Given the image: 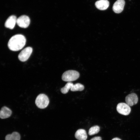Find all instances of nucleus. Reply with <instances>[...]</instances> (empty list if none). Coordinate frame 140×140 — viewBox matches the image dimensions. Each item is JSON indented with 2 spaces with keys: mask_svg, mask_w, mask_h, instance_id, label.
<instances>
[{
  "mask_svg": "<svg viewBox=\"0 0 140 140\" xmlns=\"http://www.w3.org/2000/svg\"><path fill=\"white\" fill-rule=\"evenodd\" d=\"M90 140H102V139L101 137L97 136L93 137Z\"/></svg>",
  "mask_w": 140,
  "mask_h": 140,
  "instance_id": "nucleus-17",
  "label": "nucleus"
},
{
  "mask_svg": "<svg viewBox=\"0 0 140 140\" xmlns=\"http://www.w3.org/2000/svg\"><path fill=\"white\" fill-rule=\"evenodd\" d=\"M112 140H121L118 138H113Z\"/></svg>",
  "mask_w": 140,
  "mask_h": 140,
  "instance_id": "nucleus-18",
  "label": "nucleus"
},
{
  "mask_svg": "<svg viewBox=\"0 0 140 140\" xmlns=\"http://www.w3.org/2000/svg\"><path fill=\"white\" fill-rule=\"evenodd\" d=\"M125 100L127 104L129 106H132L137 103L138 98L136 94L132 93L126 96Z\"/></svg>",
  "mask_w": 140,
  "mask_h": 140,
  "instance_id": "nucleus-7",
  "label": "nucleus"
},
{
  "mask_svg": "<svg viewBox=\"0 0 140 140\" xmlns=\"http://www.w3.org/2000/svg\"><path fill=\"white\" fill-rule=\"evenodd\" d=\"M17 18L16 16L12 15L9 16L5 23V26L6 28L12 29L17 23Z\"/></svg>",
  "mask_w": 140,
  "mask_h": 140,
  "instance_id": "nucleus-9",
  "label": "nucleus"
},
{
  "mask_svg": "<svg viewBox=\"0 0 140 140\" xmlns=\"http://www.w3.org/2000/svg\"><path fill=\"white\" fill-rule=\"evenodd\" d=\"M79 73L73 70H69L65 72L62 76V80L65 81L71 82L75 81L79 77Z\"/></svg>",
  "mask_w": 140,
  "mask_h": 140,
  "instance_id": "nucleus-2",
  "label": "nucleus"
},
{
  "mask_svg": "<svg viewBox=\"0 0 140 140\" xmlns=\"http://www.w3.org/2000/svg\"><path fill=\"white\" fill-rule=\"evenodd\" d=\"M75 136L78 140H86L87 135L86 131L83 129H79L76 132Z\"/></svg>",
  "mask_w": 140,
  "mask_h": 140,
  "instance_id": "nucleus-12",
  "label": "nucleus"
},
{
  "mask_svg": "<svg viewBox=\"0 0 140 140\" xmlns=\"http://www.w3.org/2000/svg\"><path fill=\"white\" fill-rule=\"evenodd\" d=\"M109 3L107 0H99L97 1L95 3L96 7L100 10H106L109 6Z\"/></svg>",
  "mask_w": 140,
  "mask_h": 140,
  "instance_id": "nucleus-10",
  "label": "nucleus"
},
{
  "mask_svg": "<svg viewBox=\"0 0 140 140\" xmlns=\"http://www.w3.org/2000/svg\"><path fill=\"white\" fill-rule=\"evenodd\" d=\"M26 41V39L23 35L16 34L10 39L8 43V46L11 50L17 51L21 49L24 46Z\"/></svg>",
  "mask_w": 140,
  "mask_h": 140,
  "instance_id": "nucleus-1",
  "label": "nucleus"
},
{
  "mask_svg": "<svg viewBox=\"0 0 140 140\" xmlns=\"http://www.w3.org/2000/svg\"><path fill=\"white\" fill-rule=\"evenodd\" d=\"M116 110L119 113L123 115H127L130 113L131 109L130 106L126 103L122 102L117 104Z\"/></svg>",
  "mask_w": 140,
  "mask_h": 140,
  "instance_id": "nucleus-5",
  "label": "nucleus"
},
{
  "mask_svg": "<svg viewBox=\"0 0 140 140\" xmlns=\"http://www.w3.org/2000/svg\"><path fill=\"white\" fill-rule=\"evenodd\" d=\"M100 129V127L98 126L92 127L89 129L88 134L90 135H92L96 134L99 132Z\"/></svg>",
  "mask_w": 140,
  "mask_h": 140,
  "instance_id": "nucleus-16",
  "label": "nucleus"
},
{
  "mask_svg": "<svg viewBox=\"0 0 140 140\" xmlns=\"http://www.w3.org/2000/svg\"><path fill=\"white\" fill-rule=\"evenodd\" d=\"M84 88V86L82 84L78 83L73 84L71 90V91L74 92L76 91H82Z\"/></svg>",
  "mask_w": 140,
  "mask_h": 140,
  "instance_id": "nucleus-14",
  "label": "nucleus"
},
{
  "mask_svg": "<svg viewBox=\"0 0 140 140\" xmlns=\"http://www.w3.org/2000/svg\"><path fill=\"white\" fill-rule=\"evenodd\" d=\"M73 85L72 82H67L64 87L61 88L60 89L61 92L63 94L67 93L69 90L71 89Z\"/></svg>",
  "mask_w": 140,
  "mask_h": 140,
  "instance_id": "nucleus-15",
  "label": "nucleus"
},
{
  "mask_svg": "<svg viewBox=\"0 0 140 140\" xmlns=\"http://www.w3.org/2000/svg\"><path fill=\"white\" fill-rule=\"evenodd\" d=\"M20 136L19 133L13 132L11 134L7 135L5 136V140H20Z\"/></svg>",
  "mask_w": 140,
  "mask_h": 140,
  "instance_id": "nucleus-13",
  "label": "nucleus"
},
{
  "mask_svg": "<svg viewBox=\"0 0 140 140\" xmlns=\"http://www.w3.org/2000/svg\"><path fill=\"white\" fill-rule=\"evenodd\" d=\"M32 51V48L31 47H28L25 48L19 54L18 59L22 62L26 61L30 57Z\"/></svg>",
  "mask_w": 140,
  "mask_h": 140,
  "instance_id": "nucleus-4",
  "label": "nucleus"
},
{
  "mask_svg": "<svg viewBox=\"0 0 140 140\" xmlns=\"http://www.w3.org/2000/svg\"><path fill=\"white\" fill-rule=\"evenodd\" d=\"M35 102L36 106L38 108L43 109L48 106L49 103V100L46 95L41 94L37 96Z\"/></svg>",
  "mask_w": 140,
  "mask_h": 140,
  "instance_id": "nucleus-3",
  "label": "nucleus"
},
{
  "mask_svg": "<svg viewBox=\"0 0 140 140\" xmlns=\"http://www.w3.org/2000/svg\"><path fill=\"white\" fill-rule=\"evenodd\" d=\"M30 21V18L28 16L23 15L17 18L16 23L20 27L25 28L29 26Z\"/></svg>",
  "mask_w": 140,
  "mask_h": 140,
  "instance_id": "nucleus-6",
  "label": "nucleus"
},
{
  "mask_svg": "<svg viewBox=\"0 0 140 140\" xmlns=\"http://www.w3.org/2000/svg\"><path fill=\"white\" fill-rule=\"evenodd\" d=\"M12 113V111L10 109L6 107H3L0 110V118L3 119L9 117L11 116Z\"/></svg>",
  "mask_w": 140,
  "mask_h": 140,
  "instance_id": "nucleus-11",
  "label": "nucleus"
},
{
  "mask_svg": "<svg viewBox=\"0 0 140 140\" xmlns=\"http://www.w3.org/2000/svg\"><path fill=\"white\" fill-rule=\"evenodd\" d=\"M125 4L124 0H117L113 6V11L116 13H120L123 10Z\"/></svg>",
  "mask_w": 140,
  "mask_h": 140,
  "instance_id": "nucleus-8",
  "label": "nucleus"
}]
</instances>
